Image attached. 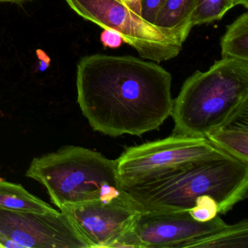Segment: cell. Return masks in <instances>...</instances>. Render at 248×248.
<instances>
[{"instance_id": "cell-22", "label": "cell", "mask_w": 248, "mask_h": 248, "mask_svg": "<svg viewBox=\"0 0 248 248\" xmlns=\"http://www.w3.org/2000/svg\"><path fill=\"white\" fill-rule=\"evenodd\" d=\"M28 0H0V2H11V3H21Z\"/></svg>"}, {"instance_id": "cell-8", "label": "cell", "mask_w": 248, "mask_h": 248, "mask_svg": "<svg viewBox=\"0 0 248 248\" xmlns=\"http://www.w3.org/2000/svg\"><path fill=\"white\" fill-rule=\"evenodd\" d=\"M0 234L23 248H91L62 211L33 213L0 208Z\"/></svg>"}, {"instance_id": "cell-11", "label": "cell", "mask_w": 248, "mask_h": 248, "mask_svg": "<svg viewBox=\"0 0 248 248\" xmlns=\"http://www.w3.org/2000/svg\"><path fill=\"white\" fill-rule=\"evenodd\" d=\"M248 111L232 123L212 132L210 142L238 160L248 164Z\"/></svg>"}, {"instance_id": "cell-18", "label": "cell", "mask_w": 248, "mask_h": 248, "mask_svg": "<svg viewBox=\"0 0 248 248\" xmlns=\"http://www.w3.org/2000/svg\"><path fill=\"white\" fill-rule=\"evenodd\" d=\"M101 41L104 47L109 48H117L124 43L120 34L114 31L106 30L101 33Z\"/></svg>"}, {"instance_id": "cell-19", "label": "cell", "mask_w": 248, "mask_h": 248, "mask_svg": "<svg viewBox=\"0 0 248 248\" xmlns=\"http://www.w3.org/2000/svg\"><path fill=\"white\" fill-rule=\"evenodd\" d=\"M126 6L128 7L133 12L140 16V2L141 0H120Z\"/></svg>"}, {"instance_id": "cell-5", "label": "cell", "mask_w": 248, "mask_h": 248, "mask_svg": "<svg viewBox=\"0 0 248 248\" xmlns=\"http://www.w3.org/2000/svg\"><path fill=\"white\" fill-rule=\"evenodd\" d=\"M231 156L206 138L173 134L166 139L127 148L115 159L123 185L150 181L193 162Z\"/></svg>"}, {"instance_id": "cell-7", "label": "cell", "mask_w": 248, "mask_h": 248, "mask_svg": "<svg viewBox=\"0 0 248 248\" xmlns=\"http://www.w3.org/2000/svg\"><path fill=\"white\" fill-rule=\"evenodd\" d=\"M228 226L219 214L209 221L200 222L188 210L139 211L112 248H188L194 241Z\"/></svg>"}, {"instance_id": "cell-6", "label": "cell", "mask_w": 248, "mask_h": 248, "mask_svg": "<svg viewBox=\"0 0 248 248\" xmlns=\"http://www.w3.org/2000/svg\"><path fill=\"white\" fill-rule=\"evenodd\" d=\"M84 19L121 36L140 58L155 63L176 57L183 44L133 12L120 0H66Z\"/></svg>"}, {"instance_id": "cell-21", "label": "cell", "mask_w": 248, "mask_h": 248, "mask_svg": "<svg viewBox=\"0 0 248 248\" xmlns=\"http://www.w3.org/2000/svg\"><path fill=\"white\" fill-rule=\"evenodd\" d=\"M234 6L236 5H242L245 8H248V0H233Z\"/></svg>"}, {"instance_id": "cell-16", "label": "cell", "mask_w": 248, "mask_h": 248, "mask_svg": "<svg viewBox=\"0 0 248 248\" xmlns=\"http://www.w3.org/2000/svg\"><path fill=\"white\" fill-rule=\"evenodd\" d=\"M194 220L207 222L214 218L219 214L218 206L213 197L202 196L196 200L194 207L188 210Z\"/></svg>"}, {"instance_id": "cell-4", "label": "cell", "mask_w": 248, "mask_h": 248, "mask_svg": "<svg viewBox=\"0 0 248 248\" xmlns=\"http://www.w3.org/2000/svg\"><path fill=\"white\" fill-rule=\"evenodd\" d=\"M26 176L45 186L60 211L124 196L115 160L81 146H63L34 158Z\"/></svg>"}, {"instance_id": "cell-15", "label": "cell", "mask_w": 248, "mask_h": 248, "mask_svg": "<svg viewBox=\"0 0 248 248\" xmlns=\"http://www.w3.org/2000/svg\"><path fill=\"white\" fill-rule=\"evenodd\" d=\"M233 7V0H196L191 27L219 21Z\"/></svg>"}, {"instance_id": "cell-17", "label": "cell", "mask_w": 248, "mask_h": 248, "mask_svg": "<svg viewBox=\"0 0 248 248\" xmlns=\"http://www.w3.org/2000/svg\"><path fill=\"white\" fill-rule=\"evenodd\" d=\"M165 0H141L140 16L148 22L154 24L158 11Z\"/></svg>"}, {"instance_id": "cell-14", "label": "cell", "mask_w": 248, "mask_h": 248, "mask_svg": "<svg viewBox=\"0 0 248 248\" xmlns=\"http://www.w3.org/2000/svg\"><path fill=\"white\" fill-rule=\"evenodd\" d=\"M188 248H248V220L245 219L236 224L229 225L218 232L194 241L188 245Z\"/></svg>"}, {"instance_id": "cell-10", "label": "cell", "mask_w": 248, "mask_h": 248, "mask_svg": "<svg viewBox=\"0 0 248 248\" xmlns=\"http://www.w3.org/2000/svg\"><path fill=\"white\" fill-rule=\"evenodd\" d=\"M195 6L196 0H165L154 25L184 44L192 30L191 17Z\"/></svg>"}, {"instance_id": "cell-9", "label": "cell", "mask_w": 248, "mask_h": 248, "mask_svg": "<svg viewBox=\"0 0 248 248\" xmlns=\"http://www.w3.org/2000/svg\"><path fill=\"white\" fill-rule=\"evenodd\" d=\"M61 211L72 219L91 248H112L139 213L125 195L111 201L94 202Z\"/></svg>"}, {"instance_id": "cell-13", "label": "cell", "mask_w": 248, "mask_h": 248, "mask_svg": "<svg viewBox=\"0 0 248 248\" xmlns=\"http://www.w3.org/2000/svg\"><path fill=\"white\" fill-rule=\"evenodd\" d=\"M222 59L248 62V13L228 26L220 40Z\"/></svg>"}, {"instance_id": "cell-2", "label": "cell", "mask_w": 248, "mask_h": 248, "mask_svg": "<svg viewBox=\"0 0 248 248\" xmlns=\"http://www.w3.org/2000/svg\"><path fill=\"white\" fill-rule=\"evenodd\" d=\"M121 187L139 211L189 210L199 197L210 196L217 202L219 215L226 214L247 198L248 164L232 156L204 159Z\"/></svg>"}, {"instance_id": "cell-20", "label": "cell", "mask_w": 248, "mask_h": 248, "mask_svg": "<svg viewBox=\"0 0 248 248\" xmlns=\"http://www.w3.org/2000/svg\"><path fill=\"white\" fill-rule=\"evenodd\" d=\"M0 248H23L12 239L0 234Z\"/></svg>"}, {"instance_id": "cell-1", "label": "cell", "mask_w": 248, "mask_h": 248, "mask_svg": "<svg viewBox=\"0 0 248 248\" xmlns=\"http://www.w3.org/2000/svg\"><path fill=\"white\" fill-rule=\"evenodd\" d=\"M172 79L155 62L91 55L78 63V102L95 131L114 138L141 136L171 116Z\"/></svg>"}, {"instance_id": "cell-12", "label": "cell", "mask_w": 248, "mask_h": 248, "mask_svg": "<svg viewBox=\"0 0 248 248\" xmlns=\"http://www.w3.org/2000/svg\"><path fill=\"white\" fill-rule=\"evenodd\" d=\"M0 208L14 211L54 213L56 209L29 192L21 184L0 178Z\"/></svg>"}, {"instance_id": "cell-3", "label": "cell", "mask_w": 248, "mask_h": 248, "mask_svg": "<svg viewBox=\"0 0 248 248\" xmlns=\"http://www.w3.org/2000/svg\"><path fill=\"white\" fill-rule=\"evenodd\" d=\"M248 111V62L222 59L197 70L173 100V134L206 138Z\"/></svg>"}]
</instances>
